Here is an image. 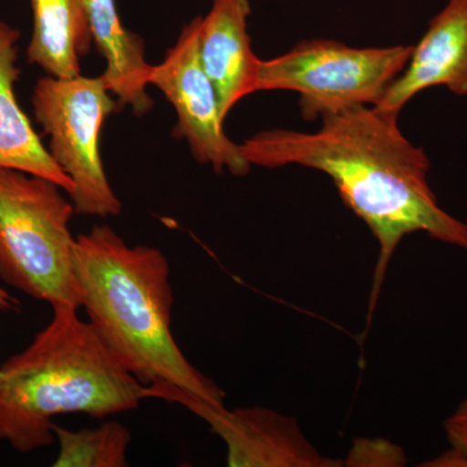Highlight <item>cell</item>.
I'll use <instances>...</instances> for the list:
<instances>
[{
  "mask_svg": "<svg viewBox=\"0 0 467 467\" xmlns=\"http://www.w3.org/2000/svg\"><path fill=\"white\" fill-rule=\"evenodd\" d=\"M420 466L427 467H467V457L462 451L451 447L450 451H445L441 456L431 461H427Z\"/></svg>",
  "mask_w": 467,
  "mask_h": 467,
  "instance_id": "cell-17",
  "label": "cell"
},
{
  "mask_svg": "<svg viewBox=\"0 0 467 467\" xmlns=\"http://www.w3.org/2000/svg\"><path fill=\"white\" fill-rule=\"evenodd\" d=\"M147 399L181 405L202 418L226 445L230 467H335L340 461L319 453L301 432L296 420L272 409L227 410L225 404L202 400L168 384L146 386Z\"/></svg>",
  "mask_w": 467,
  "mask_h": 467,
  "instance_id": "cell-8",
  "label": "cell"
},
{
  "mask_svg": "<svg viewBox=\"0 0 467 467\" xmlns=\"http://www.w3.org/2000/svg\"><path fill=\"white\" fill-rule=\"evenodd\" d=\"M20 301L16 297L12 296L5 288L0 285V310L2 312H18L20 310Z\"/></svg>",
  "mask_w": 467,
  "mask_h": 467,
  "instance_id": "cell-18",
  "label": "cell"
},
{
  "mask_svg": "<svg viewBox=\"0 0 467 467\" xmlns=\"http://www.w3.org/2000/svg\"><path fill=\"white\" fill-rule=\"evenodd\" d=\"M411 51V45L352 47L334 39H308L270 60L260 58L254 90L297 92L301 117L317 121L352 107L378 106Z\"/></svg>",
  "mask_w": 467,
  "mask_h": 467,
  "instance_id": "cell-5",
  "label": "cell"
},
{
  "mask_svg": "<svg viewBox=\"0 0 467 467\" xmlns=\"http://www.w3.org/2000/svg\"><path fill=\"white\" fill-rule=\"evenodd\" d=\"M92 42L106 60L100 75L117 106L130 107L138 117L153 107L147 88L153 66L147 61L146 45L138 34L126 29L116 0H85Z\"/></svg>",
  "mask_w": 467,
  "mask_h": 467,
  "instance_id": "cell-11",
  "label": "cell"
},
{
  "mask_svg": "<svg viewBox=\"0 0 467 467\" xmlns=\"http://www.w3.org/2000/svg\"><path fill=\"white\" fill-rule=\"evenodd\" d=\"M36 121L50 137L52 159L70 178L77 214L119 216L122 204L101 160L99 140L117 101L99 77H42L33 91Z\"/></svg>",
  "mask_w": 467,
  "mask_h": 467,
  "instance_id": "cell-6",
  "label": "cell"
},
{
  "mask_svg": "<svg viewBox=\"0 0 467 467\" xmlns=\"http://www.w3.org/2000/svg\"><path fill=\"white\" fill-rule=\"evenodd\" d=\"M250 0H212L202 16L199 52L202 67L216 88L223 119L256 90L260 58L252 51L248 34Z\"/></svg>",
  "mask_w": 467,
  "mask_h": 467,
  "instance_id": "cell-10",
  "label": "cell"
},
{
  "mask_svg": "<svg viewBox=\"0 0 467 467\" xmlns=\"http://www.w3.org/2000/svg\"><path fill=\"white\" fill-rule=\"evenodd\" d=\"M407 463L404 451L387 441H359L350 451L348 466H402Z\"/></svg>",
  "mask_w": 467,
  "mask_h": 467,
  "instance_id": "cell-15",
  "label": "cell"
},
{
  "mask_svg": "<svg viewBox=\"0 0 467 467\" xmlns=\"http://www.w3.org/2000/svg\"><path fill=\"white\" fill-rule=\"evenodd\" d=\"M202 16L193 18L169 48L161 63L153 66L150 85L164 94L177 113L175 140H186L193 159L211 165L216 173L243 177L252 165L225 130L216 88L205 73L199 52Z\"/></svg>",
  "mask_w": 467,
  "mask_h": 467,
  "instance_id": "cell-7",
  "label": "cell"
},
{
  "mask_svg": "<svg viewBox=\"0 0 467 467\" xmlns=\"http://www.w3.org/2000/svg\"><path fill=\"white\" fill-rule=\"evenodd\" d=\"M58 451L55 467H126L131 434L122 423L109 420L92 429L67 430L54 425Z\"/></svg>",
  "mask_w": 467,
  "mask_h": 467,
  "instance_id": "cell-14",
  "label": "cell"
},
{
  "mask_svg": "<svg viewBox=\"0 0 467 467\" xmlns=\"http://www.w3.org/2000/svg\"><path fill=\"white\" fill-rule=\"evenodd\" d=\"M75 264L81 308L126 370L146 386L168 384L225 404V392L175 342L171 266L159 248L128 244L112 227L98 225L76 236Z\"/></svg>",
  "mask_w": 467,
  "mask_h": 467,
  "instance_id": "cell-2",
  "label": "cell"
},
{
  "mask_svg": "<svg viewBox=\"0 0 467 467\" xmlns=\"http://www.w3.org/2000/svg\"><path fill=\"white\" fill-rule=\"evenodd\" d=\"M444 431L451 447L467 457V399L444 420Z\"/></svg>",
  "mask_w": 467,
  "mask_h": 467,
  "instance_id": "cell-16",
  "label": "cell"
},
{
  "mask_svg": "<svg viewBox=\"0 0 467 467\" xmlns=\"http://www.w3.org/2000/svg\"><path fill=\"white\" fill-rule=\"evenodd\" d=\"M34 29L27 63L47 76L72 78L81 75L79 57L90 52L92 36L85 0H29Z\"/></svg>",
  "mask_w": 467,
  "mask_h": 467,
  "instance_id": "cell-13",
  "label": "cell"
},
{
  "mask_svg": "<svg viewBox=\"0 0 467 467\" xmlns=\"http://www.w3.org/2000/svg\"><path fill=\"white\" fill-rule=\"evenodd\" d=\"M75 205L47 178L0 168V279L51 306L79 309L76 236L70 232Z\"/></svg>",
  "mask_w": 467,
  "mask_h": 467,
  "instance_id": "cell-4",
  "label": "cell"
},
{
  "mask_svg": "<svg viewBox=\"0 0 467 467\" xmlns=\"http://www.w3.org/2000/svg\"><path fill=\"white\" fill-rule=\"evenodd\" d=\"M432 88L467 97V0H448L432 17L407 67L374 107L400 115L409 101Z\"/></svg>",
  "mask_w": 467,
  "mask_h": 467,
  "instance_id": "cell-9",
  "label": "cell"
},
{
  "mask_svg": "<svg viewBox=\"0 0 467 467\" xmlns=\"http://www.w3.org/2000/svg\"><path fill=\"white\" fill-rule=\"evenodd\" d=\"M51 308L47 326L0 367V441L18 453L55 442L58 416L106 418L147 399L146 384L122 367L78 309Z\"/></svg>",
  "mask_w": 467,
  "mask_h": 467,
  "instance_id": "cell-3",
  "label": "cell"
},
{
  "mask_svg": "<svg viewBox=\"0 0 467 467\" xmlns=\"http://www.w3.org/2000/svg\"><path fill=\"white\" fill-rule=\"evenodd\" d=\"M20 36L17 29L0 21V168L47 178L69 196L75 184L43 146L15 95V84L21 75L16 64Z\"/></svg>",
  "mask_w": 467,
  "mask_h": 467,
  "instance_id": "cell-12",
  "label": "cell"
},
{
  "mask_svg": "<svg viewBox=\"0 0 467 467\" xmlns=\"http://www.w3.org/2000/svg\"><path fill=\"white\" fill-rule=\"evenodd\" d=\"M252 165H299L331 178L344 204L379 244L370 315L387 267L405 236L423 233L467 250V223L439 205L429 182L430 160L399 128V115L358 106L321 117L313 133L270 129L239 144Z\"/></svg>",
  "mask_w": 467,
  "mask_h": 467,
  "instance_id": "cell-1",
  "label": "cell"
}]
</instances>
